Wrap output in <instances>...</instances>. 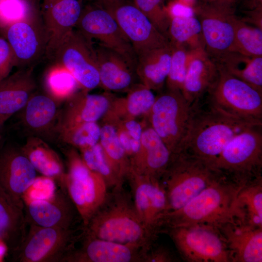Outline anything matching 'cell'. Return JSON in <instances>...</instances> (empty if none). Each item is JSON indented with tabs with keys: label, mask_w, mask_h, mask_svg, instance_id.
<instances>
[{
	"label": "cell",
	"mask_w": 262,
	"mask_h": 262,
	"mask_svg": "<svg viewBox=\"0 0 262 262\" xmlns=\"http://www.w3.org/2000/svg\"><path fill=\"white\" fill-rule=\"evenodd\" d=\"M243 185L221 175L182 208L168 212L163 232L177 227L202 224L217 228L228 223L246 221L238 198Z\"/></svg>",
	"instance_id": "6da1fadb"
},
{
	"label": "cell",
	"mask_w": 262,
	"mask_h": 262,
	"mask_svg": "<svg viewBox=\"0 0 262 262\" xmlns=\"http://www.w3.org/2000/svg\"><path fill=\"white\" fill-rule=\"evenodd\" d=\"M102 205L83 227L84 234L147 251L154 244L140 219L130 192L123 185L112 188Z\"/></svg>",
	"instance_id": "7a4b0ae2"
},
{
	"label": "cell",
	"mask_w": 262,
	"mask_h": 262,
	"mask_svg": "<svg viewBox=\"0 0 262 262\" xmlns=\"http://www.w3.org/2000/svg\"><path fill=\"white\" fill-rule=\"evenodd\" d=\"M257 125L262 124L234 117L208 105L206 110L203 109L199 104L180 152L200 160L212 168L226 146L236 135Z\"/></svg>",
	"instance_id": "3957f363"
},
{
	"label": "cell",
	"mask_w": 262,
	"mask_h": 262,
	"mask_svg": "<svg viewBox=\"0 0 262 262\" xmlns=\"http://www.w3.org/2000/svg\"><path fill=\"white\" fill-rule=\"evenodd\" d=\"M221 175L186 153L173 154L160 179L165 192L168 212L182 208Z\"/></svg>",
	"instance_id": "277c9868"
},
{
	"label": "cell",
	"mask_w": 262,
	"mask_h": 262,
	"mask_svg": "<svg viewBox=\"0 0 262 262\" xmlns=\"http://www.w3.org/2000/svg\"><path fill=\"white\" fill-rule=\"evenodd\" d=\"M262 125L236 135L226 146L212 168L229 180L244 185L262 176Z\"/></svg>",
	"instance_id": "5b68a950"
},
{
	"label": "cell",
	"mask_w": 262,
	"mask_h": 262,
	"mask_svg": "<svg viewBox=\"0 0 262 262\" xmlns=\"http://www.w3.org/2000/svg\"><path fill=\"white\" fill-rule=\"evenodd\" d=\"M20 245L10 252L16 262H64L83 235V227L66 229L28 226Z\"/></svg>",
	"instance_id": "8992f818"
},
{
	"label": "cell",
	"mask_w": 262,
	"mask_h": 262,
	"mask_svg": "<svg viewBox=\"0 0 262 262\" xmlns=\"http://www.w3.org/2000/svg\"><path fill=\"white\" fill-rule=\"evenodd\" d=\"M197 106L189 103L180 90L166 89L156 96L147 116L148 123L173 154L180 152Z\"/></svg>",
	"instance_id": "52a82bcc"
},
{
	"label": "cell",
	"mask_w": 262,
	"mask_h": 262,
	"mask_svg": "<svg viewBox=\"0 0 262 262\" xmlns=\"http://www.w3.org/2000/svg\"><path fill=\"white\" fill-rule=\"evenodd\" d=\"M66 156L65 187L85 227L105 201L109 188L103 178L91 170L76 150L68 149Z\"/></svg>",
	"instance_id": "ba28073f"
},
{
	"label": "cell",
	"mask_w": 262,
	"mask_h": 262,
	"mask_svg": "<svg viewBox=\"0 0 262 262\" xmlns=\"http://www.w3.org/2000/svg\"><path fill=\"white\" fill-rule=\"evenodd\" d=\"M218 67L217 78L207 92V105L234 117L262 124V93Z\"/></svg>",
	"instance_id": "9c48e42d"
},
{
	"label": "cell",
	"mask_w": 262,
	"mask_h": 262,
	"mask_svg": "<svg viewBox=\"0 0 262 262\" xmlns=\"http://www.w3.org/2000/svg\"><path fill=\"white\" fill-rule=\"evenodd\" d=\"M164 232L187 262H230L226 243L215 227L198 224L170 228Z\"/></svg>",
	"instance_id": "30bf717a"
},
{
	"label": "cell",
	"mask_w": 262,
	"mask_h": 262,
	"mask_svg": "<svg viewBox=\"0 0 262 262\" xmlns=\"http://www.w3.org/2000/svg\"><path fill=\"white\" fill-rule=\"evenodd\" d=\"M137 213L152 238L162 232L168 213L167 198L160 179L130 170L126 180Z\"/></svg>",
	"instance_id": "8fae6325"
},
{
	"label": "cell",
	"mask_w": 262,
	"mask_h": 262,
	"mask_svg": "<svg viewBox=\"0 0 262 262\" xmlns=\"http://www.w3.org/2000/svg\"><path fill=\"white\" fill-rule=\"evenodd\" d=\"M53 59L72 74L82 90L88 92L100 86L93 42L76 29L66 36Z\"/></svg>",
	"instance_id": "7c38bea8"
},
{
	"label": "cell",
	"mask_w": 262,
	"mask_h": 262,
	"mask_svg": "<svg viewBox=\"0 0 262 262\" xmlns=\"http://www.w3.org/2000/svg\"><path fill=\"white\" fill-rule=\"evenodd\" d=\"M93 41L110 48L136 65L137 56L132 46L113 15L95 3L83 6L75 27Z\"/></svg>",
	"instance_id": "4fadbf2b"
},
{
	"label": "cell",
	"mask_w": 262,
	"mask_h": 262,
	"mask_svg": "<svg viewBox=\"0 0 262 262\" xmlns=\"http://www.w3.org/2000/svg\"><path fill=\"white\" fill-rule=\"evenodd\" d=\"M24 212L28 224L43 227L66 229L82 225V219L66 189L60 187L44 197L24 201Z\"/></svg>",
	"instance_id": "5bb4252c"
},
{
	"label": "cell",
	"mask_w": 262,
	"mask_h": 262,
	"mask_svg": "<svg viewBox=\"0 0 262 262\" xmlns=\"http://www.w3.org/2000/svg\"><path fill=\"white\" fill-rule=\"evenodd\" d=\"M105 9L115 17L131 43L137 57L169 44L166 37L131 0L117 2Z\"/></svg>",
	"instance_id": "9a60e30c"
},
{
	"label": "cell",
	"mask_w": 262,
	"mask_h": 262,
	"mask_svg": "<svg viewBox=\"0 0 262 262\" xmlns=\"http://www.w3.org/2000/svg\"><path fill=\"white\" fill-rule=\"evenodd\" d=\"M194 13L200 23L205 51L212 59L233 51L235 8L200 3Z\"/></svg>",
	"instance_id": "2e32d148"
},
{
	"label": "cell",
	"mask_w": 262,
	"mask_h": 262,
	"mask_svg": "<svg viewBox=\"0 0 262 262\" xmlns=\"http://www.w3.org/2000/svg\"><path fill=\"white\" fill-rule=\"evenodd\" d=\"M6 29L7 41L16 66H29L46 54L48 36L41 12L13 23Z\"/></svg>",
	"instance_id": "e0dca14e"
},
{
	"label": "cell",
	"mask_w": 262,
	"mask_h": 262,
	"mask_svg": "<svg viewBox=\"0 0 262 262\" xmlns=\"http://www.w3.org/2000/svg\"><path fill=\"white\" fill-rule=\"evenodd\" d=\"M81 245L64 262H143L147 251L138 246L93 237L84 234Z\"/></svg>",
	"instance_id": "ac0fdd59"
},
{
	"label": "cell",
	"mask_w": 262,
	"mask_h": 262,
	"mask_svg": "<svg viewBox=\"0 0 262 262\" xmlns=\"http://www.w3.org/2000/svg\"><path fill=\"white\" fill-rule=\"evenodd\" d=\"M36 179V170L21 149L8 148L0 152V186L24 209V196Z\"/></svg>",
	"instance_id": "d6986e66"
},
{
	"label": "cell",
	"mask_w": 262,
	"mask_h": 262,
	"mask_svg": "<svg viewBox=\"0 0 262 262\" xmlns=\"http://www.w3.org/2000/svg\"><path fill=\"white\" fill-rule=\"evenodd\" d=\"M93 42L100 86L108 91L128 92L136 84V64L118 52Z\"/></svg>",
	"instance_id": "ffe728a7"
},
{
	"label": "cell",
	"mask_w": 262,
	"mask_h": 262,
	"mask_svg": "<svg viewBox=\"0 0 262 262\" xmlns=\"http://www.w3.org/2000/svg\"><path fill=\"white\" fill-rule=\"evenodd\" d=\"M83 0H60L41 10L48 36L46 54L54 56L64 40L75 28L81 16Z\"/></svg>",
	"instance_id": "44dd1931"
},
{
	"label": "cell",
	"mask_w": 262,
	"mask_h": 262,
	"mask_svg": "<svg viewBox=\"0 0 262 262\" xmlns=\"http://www.w3.org/2000/svg\"><path fill=\"white\" fill-rule=\"evenodd\" d=\"M217 228L226 243L230 262H262V228L238 221Z\"/></svg>",
	"instance_id": "7402d4cb"
},
{
	"label": "cell",
	"mask_w": 262,
	"mask_h": 262,
	"mask_svg": "<svg viewBox=\"0 0 262 262\" xmlns=\"http://www.w3.org/2000/svg\"><path fill=\"white\" fill-rule=\"evenodd\" d=\"M187 66L181 92L189 103L197 106L216 80L218 67L204 49L188 51Z\"/></svg>",
	"instance_id": "603a6c76"
},
{
	"label": "cell",
	"mask_w": 262,
	"mask_h": 262,
	"mask_svg": "<svg viewBox=\"0 0 262 262\" xmlns=\"http://www.w3.org/2000/svg\"><path fill=\"white\" fill-rule=\"evenodd\" d=\"M173 154L148 124L144 126L138 150L130 163V170L160 179Z\"/></svg>",
	"instance_id": "cb8c5ba5"
},
{
	"label": "cell",
	"mask_w": 262,
	"mask_h": 262,
	"mask_svg": "<svg viewBox=\"0 0 262 262\" xmlns=\"http://www.w3.org/2000/svg\"><path fill=\"white\" fill-rule=\"evenodd\" d=\"M114 96L109 93L90 94L82 90L67 99L58 127L97 122L107 112Z\"/></svg>",
	"instance_id": "d4e9b609"
},
{
	"label": "cell",
	"mask_w": 262,
	"mask_h": 262,
	"mask_svg": "<svg viewBox=\"0 0 262 262\" xmlns=\"http://www.w3.org/2000/svg\"><path fill=\"white\" fill-rule=\"evenodd\" d=\"M35 83L31 70L21 68L0 81V122L23 109L33 95Z\"/></svg>",
	"instance_id": "484cf974"
},
{
	"label": "cell",
	"mask_w": 262,
	"mask_h": 262,
	"mask_svg": "<svg viewBox=\"0 0 262 262\" xmlns=\"http://www.w3.org/2000/svg\"><path fill=\"white\" fill-rule=\"evenodd\" d=\"M28 226L24 209L0 186V243L13 251L23 241Z\"/></svg>",
	"instance_id": "4316f807"
},
{
	"label": "cell",
	"mask_w": 262,
	"mask_h": 262,
	"mask_svg": "<svg viewBox=\"0 0 262 262\" xmlns=\"http://www.w3.org/2000/svg\"><path fill=\"white\" fill-rule=\"evenodd\" d=\"M171 54L169 44L137 56L136 72L140 83L152 91L161 90L169 73Z\"/></svg>",
	"instance_id": "83f0119b"
},
{
	"label": "cell",
	"mask_w": 262,
	"mask_h": 262,
	"mask_svg": "<svg viewBox=\"0 0 262 262\" xmlns=\"http://www.w3.org/2000/svg\"><path fill=\"white\" fill-rule=\"evenodd\" d=\"M153 91L143 84H135L125 97H114L102 118L103 122L116 119H136L147 115L155 100Z\"/></svg>",
	"instance_id": "f1b7e54d"
},
{
	"label": "cell",
	"mask_w": 262,
	"mask_h": 262,
	"mask_svg": "<svg viewBox=\"0 0 262 262\" xmlns=\"http://www.w3.org/2000/svg\"><path fill=\"white\" fill-rule=\"evenodd\" d=\"M21 149L36 171L44 177L57 180L60 187L65 188L66 172L63 163L47 143L38 137H31Z\"/></svg>",
	"instance_id": "f546056e"
},
{
	"label": "cell",
	"mask_w": 262,
	"mask_h": 262,
	"mask_svg": "<svg viewBox=\"0 0 262 262\" xmlns=\"http://www.w3.org/2000/svg\"><path fill=\"white\" fill-rule=\"evenodd\" d=\"M213 60L225 72L262 93V56L229 51Z\"/></svg>",
	"instance_id": "4dcf8cb0"
},
{
	"label": "cell",
	"mask_w": 262,
	"mask_h": 262,
	"mask_svg": "<svg viewBox=\"0 0 262 262\" xmlns=\"http://www.w3.org/2000/svg\"><path fill=\"white\" fill-rule=\"evenodd\" d=\"M166 37L172 46L181 47L187 51L205 49L200 23L192 15H177L171 17Z\"/></svg>",
	"instance_id": "1f68e13d"
},
{
	"label": "cell",
	"mask_w": 262,
	"mask_h": 262,
	"mask_svg": "<svg viewBox=\"0 0 262 262\" xmlns=\"http://www.w3.org/2000/svg\"><path fill=\"white\" fill-rule=\"evenodd\" d=\"M23 109V121L28 128L34 131L46 130L56 118V102L49 96L32 95Z\"/></svg>",
	"instance_id": "d6a6232c"
},
{
	"label": "cell",
	"mask_w": 262,
	"mask_h": 262,
	"mask_svg": "<svg viewBox=\"0 0 262 262\" xmlns=\"http://www.w3.org/2000/svg\"><path fill=\"white\" fill-rule=\"evenodd\" d=\"M99 143L109 163L124 182L130 171V163L112 124L103 122Z\"/></svg>",
	"instance_id": "836d02e7"
},
{
	"label": "cell",
	"mask_w": 262,
	"mask_h": 262,
	"mask_svg": "<svg viewBox=\"0 0 262 262\" xmlns=\"http://www.w3.org/2000/svg\"><path fill=\"white\" fill-rule=\"evenodd\" d=\"M232 51L250 56H262V29L247 23L236 15L233 18Z\"/></svg>",
	"instance_id": "e575fe53"
},
{
	"label": "cell",
	"mask_w": 262,
	"mask_h": 262,
	"mask_svg": "<svg viewBox=\"0 0 262 262\" xmlns=\"http://www.w3.org/2000/svg\"><path fill=\"white\" fill-rule=\"evenodd\" d=\"M238 198L246 221L262 228V176L244 184L238 192Z\"/></svg>",
	"instance_id": "d590c367"
},
{
	"label": "cell",
	"mask_w": 262,
	"mask_h": 262,
	"mask_svg": "<svg viewBox=\"0 0 262 262\" xmlns=\"http://www.w3.org/2000/svg\"><path fill=\"white\" fill-rule=\"evenodd\" d=\"M45 84L50 97L58 100L68 99L77 92L79 87L72 74L58 63L49 70Z\"/></svg>",
	"instance_id": "8d00e7d4"
},
{
	"label": "cell",
	"mask_w": 262,
	"mask_h": 262,
	"mask_svg": "<svg viewBox=\"0 0 262 262\" xmlns=\"http://www.w3.org/2000/svg\"><path fill=\"white\" fill-rule=\"evenodd\" d=\"M80 150L83 161L91 170L103 178L109 189L123 185L124 182L109 163L99 142L94 146Z\"/></svg>",
	"instance_id": "74e56055"
},
{
	"label": "cell",
	"mask_w": 262,
	"mask_h": 262,
	"mask_svg": "<svg viewBox=\"0 0 262 262\" xmlns=\"http://www.w3.org/2000/svg\"><path fill=\"white\" fill-rule=\"evenodd\" d=\"M63 140L79 149L99 142L100 126L97 122H87L58 128Z\"/></svg>",
	"instance_id": "f35d334b"
},
{
	"label": "cell",
	"mask_w": 262,
	"mask_h": 262,
	"mask_svg": "<svg viewBox=\"0 0 262 262\" xmlns=\"http://www.w3.org/2000/svg\"><path fill=\"white\" fill-rule=\"evenodd\" d=\"M108 122L112 124L116 131L130 163L136 154L144 127L136 119H116Z\"/></svg>",
	"instance_id": "ab89813d"
},
{
	"label": "cell",
	"mask_w": 262,
	"mask_h": 262,
	"mask_svg": "<svg viewBox=\"0 0 262 262\" xmlns=\"http://www.w3.org/2000/svg\"><path fill=\"white\" fill-rule=\"evenodd\" d=\"M40 12L39 5L29 0H0V26L6 29Z\"/></svg>",
	"instance_id": "60d3db41"
},
{
	"label": "cell",
	"mask_w": 262,
	"mask_h": 262,
	"mask_svg": "<svg viewBox=\"0 0 262 262\" xmlns=\"http://www.w3.org/2000/svg\"><path fill=\"white\" fill-rule=\"evenodd\" d=\"M131 1L167 38V31L171 17L163 0H131Z\"/></svg>",
	"instance_id": "b9f144b4"
},
{
	"label": "cell",
	"mask_w": 262,
	"mask_h": 262,
	"mask_svg": "<svg viewBox=\"0 0 262 262\" xmlns=\"http://www.w3.org/2000/svg\"><path fill=\"white\" fill-rule=\"evenodd\" d=\"M170 46L171 63L165 84L167 89L181 91L186 74L188 51L181 47Z\"/></svg>",
	"instance_id": "7bdbcfd3"
},
{
	"label": "cell",
	"mask_w": 262,
	"mask_h": 262,
	"mask_svg": "<svg viewBox=\"0 0 262 262\" xmlns=\"http://www.w3.org/2000/svg\"><path fill=\"white\" fill-rule=\"evenodd\" d=\"M14 65H16V60L9 44L0 38V81L9 75Z\"/></svg>",
	"instance_id": "ee69618b"
},
{
	"label": "cell",
	"mask_w": 262,
	"mask_h": 262,
	"mask_svg": "<svg viewBox=\"0 0 262 262\" xmlns=\"http://www.w3.org/2000/svg\"><path fill=\"white\" fill-rule=\"evenodd\" d=\"M175 260L168 248L162 246H155L154 244L145 254L143 262H172Z\"/></svg>",
	"instance_id": "f6af8a7d"
},
{
	"label": "cell",
	"mask_w": 262,
	"mask_h": 262,
	"mask_svg": "<svg viewBox=\"0 0 262 262\" xmlns=\"http://www.w3.org/2000/svg\"><path fill=\"white\" fill-rule=\"evenodd\" d=\"M125 0H104L102 3L100 5L104 9H106L110 6L117 2L122 1Z\"/></svg>",
	"instance_id": "bcb514c9"
},
{
	"label": "cell",
	"mask_w": 262,
	"mask_h": 262,
	"mask_svg": "<svg viewBox=\"0 0 262 262\" xmlns=\"http://www.w3.org/2000/svg\"><path fill=\"white\" fill-rule=\"evenodd\" d=\"M60 0H43L42 7L48 6Z\"/></svg>",
	"instance_id": "7dc6e473"
},
{
	"label": "cell",
	"mask_w": 262,
	"mask_h": 262,
	"mask_svg": "<svg viewBox=\"0 0 262 262\" xmlns=\"http://www.w3.org/2000/svg\"><path fill=\"white\" fill-rule=\"evenodd\" d=\"M29 1H31L32 2L36 4V5H38V0H29Z\"/></svg>",
	"instance_id": "c3c4849f"
},
{
	"label": "cell",
	"mask_w": 262,
	"mask_h": 262,
	"mask_svg": "<svg viewBox=\"0 0 262 262\" xmlns=\"http://www.w3.org/2000/svg\"><path fill=\"white\" fill-rule=\"evenodd\" d=\"M2 125H3V124H2L1 122H0V129H1V127H2Z\"/></svg>",
	"instance_id": "681fc988"
},
{
	"label": "cell",
	"mask_w": 262,
	"mask_h": 262,
	"mask_svg": "<svg viewBox=\"0 0 262 262\" xmlns=\"http://www.w3.org/2000/svg\"></svg>",
	"instance_id": "f907efd6"
}]
</instances>
